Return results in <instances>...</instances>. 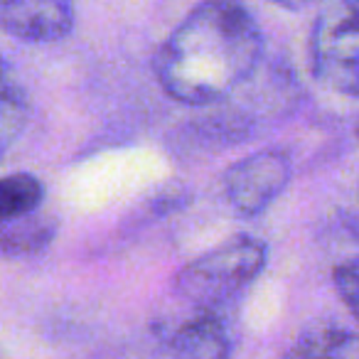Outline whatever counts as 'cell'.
<instances>
[{"label": "cell", "instance_id": "obj_1", "mask_svg": "<svg viewBox=\"0 0 359 359\" xmlns=\"http://www.w3.org/2000/svg\"><path fill=\"white\" fill-rule=\"evenodd\" d=\"M264 32L239 0H202L165 37L153 60L158 84L185 106L229 99L259 69Z\"/></svg>", "mask_w": 359, "mask_h": 359}, {"label": "cell", "instance_id": "obj_2", "mask_svg": "<svg viewBox=\"0 0 359 359\" xmlns=\"http://www.w3.org/2000/svg\"><path fill=\"white\" fill-rule=\"evenodd\" d=\"M269 249L254 236H234L175 273L172 293L190 308H217L241 293L266 269Z\"/></svg>", "mask_w": 359, "mask_h": 359}, {"label": "cell", "instance_id": "obj_3", "mask_svg": "<svg viewBox=\"0 0 359 359\" xmlns=\"http://www.w3.org/2000/svg\"><path fill=\"white\" fill-rule=\"evenodd\" d=\"M310 67L325 89L359 99V6L342 3L315 20Z\"/></svg>", "mask_w": 359, "mask_h": 359}, {"label": "cell", "instance_id": "obj_4", "mask_svg": "<svg viewBox=\"0 0 359 359\" xmlns=\"http://www.w3.org/2000/svg\"><path fill=\"white\" fill-rule=\"evenodd\" d=\"M293 165L283 150H261L236 160L222 175L224 202L239 217L266 212L288 187Z\"/></svg>", "mask_w": 359, "mask_h": 359}, {"label": "cell", "instance_id": "obj_5", "mask_svg": "<svg viewBox=\"0 0 359 359\" xmlns=\"http://www.w3.org/2000/svg\"><path fill=\"white\" fill-rule=\"evenodd\" d=\"M0 30L22 42H57L74 30V0H0Z\"/></svg>", "mask_w": 359, "mask_h": 359}, {"label": "cell", "instance_id": "obj_6", "mask_svg": "<svg viewBox=\"0 0 359 359\" xmlns=\"http://www.w3.org/2000/svg\"><path fill=\"white\" fill-rule=\"evenodd\" d=\"M163 342L177 359H229L231 349L229 327L217 308H190L165 325Z\"/></svg>", "mask_w": 359, "mask_h": 359}, {"label": "cell", "instance_id": "obj_7", "mask_svg": "<svg viewBox=\"0 0 359 359\" xmlns=\"http://www.w3.org/2000/svg\"><path fill=\"white\" fill-rule=\"evenodd\" d=\"M30 96L13 67L0 57V158L18 143L30 121Z\"/></svg>", "mask_w": 359, "mask_h": 359}, {"label": "cell", "instance_id": "obj_8", "mask_svg": "<svg viewBox=\"0 0 359 359\" xmlns=\"http://www.w3.org/2000/svg\"><path fill=\"white\" fill-rule=\"evenodd\" d=\"M280 359H359V334L334 325L303 332Z\"/></svg>", "mask_w": 359, "mask_h": 359}, {"label": "cell", "instance_id": "obj_9", "mask_svg": "<svg viewBox=\"0 0 359 359\" xmlns=\"http://www.w3.org/2000/svg\"><path fill=\"white\" fill-rule=\"evenodd\" d=\"M57 234V222L40 215V210L27 217L0 224V251L8 256H32L47 249Z\"/></svg>", "mask_w": 359, "mask_h": 359}, {"label": "cell", "instance_id": "obj_10", "mask_svg": "<svg viewBox=\"0 0 359 359\" xmlns=\"http://www.w3.org/2000/svg\"><path fill=\"white\" fill-rule=\"evenodd\" d=\"M45 202V185L30 172L0 177V224L37 212Z\"/></svg>", "mask_w": 359, "mask_h": 359}, {"label": "cell", "instance_id": "obj_11", "mask_svg": "<svg viewBox=\"0 0 359 359\" xmlns=\"http://www.w3.org/2000/svg\"><path fill=\"white\" fill-rule=\"evenodd\" d=\"M334 288H337L342 303L349 308V313L359 320V256L347 259L334 269L332 273Z\"/></svg>", "mask_w": 359, "mask_h": 359}, {"label": "cell", "instance_id": "obj_12", "mask_svg": "<svg viewBox=\"0 0 359 359\" xmlns=\"http://www.w3.org/2000/svg\"><path fill=\"white\" fill-rule=\"evenodd\" d=\"M269 3H273V6H278V8H285V11H303V8L313 6V3H318V0H269ZM342 3L359 6V0H342Z\"/></svg>", "mask_w": 359, "mask_h": 359}, {"label": "cell", "instance_id": "obj_13", "mask_svg": "<svg viewBox=\"0 0 359 359\" xmlns=\"http://www.w3.org/2000/svg\"><path fill=\"white\" fill-rule=\"evenodd\" d=\"M357 133H359V126H357Z\"/></svg>", "mask_w": 359, "mask_h": 359}]
</instances>
